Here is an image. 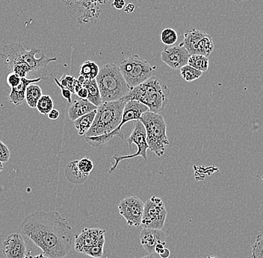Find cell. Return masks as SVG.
<instances>
[{"mask_svg": "<svg viewBox=\"0 0 263 258\" xmlns=\"http://www.w3.org/2000/svg\"><path fill=\"white\" fill-rule=\"evenodd\" d=\"M96 113L97 110H95V111L87 113L84 116H80V118L73 121L74 126L78 131L79 135L83 136L86 134L93 124Z\"/></svg>", "mask_w": 263, "mask_h": 258, "instance_id": "obj_19", "label": "cell"}, {"mask_svg": "<svg viewBox=\"0 0 263 258\" xmlns=\"http://www.w3.org/2000/svg\"><path fill=\"white\" fill-rule=\"evenodd\" d=\"M167 216V211L162 199L154 195L144 203L141 226L143 228L162 230Z\"/></svg>", "mask_w": 263, "mask_h": 258, "instance_id": "obj_9", "label": "cell"}, {"mask_svg": "<svg viewBox=\"0 0 263 258\" xmlns=\"http://www.w3.org/2000/svg\"><path fill=\"white\" fill-rule=\"evenodd\" d=\"M103 103L117 101L126 96L131 89L115 64H106L100 68L96 78Z\"/></svg>", "mask_w": 263, "mask_h": 258, "instance_id": "obj_4", "label": "cell"}, {"mask_svg": "<svg viewBox=\"0 0 263 258\" xmlns=\"http://www.w3.org/2000/svg\"><path fill=\"white\" fill-rule=\"evenodd\" d=\"M42 90L39 85L32 84L26 89L25 100L30 108H35L37 102L42 96Z\"/></svg>", "mask_w": 263, "mask_h": 258, "instance_id": "obj_21", "label": "cell"}, {"mask_svg": "<svg viewBox=\"0 0 263 258\" xmlns=\"http://www.w3.org/2000/svg\"><path fill=\"white\" fill-rule=\"evenodd\" d=\"M21 77L14 73L8 74L7 78H6V82H7L8 85H9L11 88H15V87L17 86L20 82H21Z\"/></svg>", "mask_w": 263, "mask_h": 258, "instance_id": "obj_32", "label": "cell"}, {"mask_svg": "<svg viewBox=\"0 0 263 258\" xmlns=\"http://www.w3.org/2000/svg\"><path fill=\"white\" fill-rule=\"evenodd\" d=\"M53 101L49 95H42L40 100L37 102L36 108L39 113L43 115H48V113L53 109Z\"/></svg>", "mask_w": 263, "mask_h": 258, "instance_id": "obj_25", "label": "cell"}, {"mask_svg": "<svg viewBox=\"0 0 263 258\" xmlns=\"http://www.w3.org/2000/svg\"><path fill=\"white\" fill-rule=\"evenodd\" d=\"M59 83L64 87V88L68 89L72 93L75 94V87L77 85L78 80L74 78L72 75H68L67 74H64L60 80H59Z\"/></svg>", "mask_w": 263, "mask_h": 258, "instance_id": "obj_29", "label": "cell"}, {"mask_svg": "<svg viewBox=\"0 0 263 258\" xmlns=\"http://www.w3.org/2000/svg\"><path fill=\"white\" fill-rule=\"evenodd\" d=\"M31 258H49L47 257V256H46L45 254H43V253H41V254H37V255L34 256V257H32Z\"/></svg>", "mask_w": 263, "mask_h": 258, "instance_id": "obj_39", "label": "cell"}, {"mask_svg": "<svg viewBox=\"0 0 263 258\" xmlns=\"http://www.w3.org/2000/svg\"><path fill=\"white\" fill-rule=\"evenodd\" d=\"M141 246L148 254L155 253V248L159 243L166 245V234L162 230L143 228L140 234Z\"/></svg>", "mask_w": 263, "mask_h": 258, "instance_id": "obj_14", "label": "cell"}, {"mask_svg": "<svg viewBox=\"0 0 263 258\" xmlns=\"http://www.w3.org/2000/svg\"><path fill=\"white\" fill-rule=\"evenodd\" d=\"M189 56L188 51L182 44L177 47H165L161 53L162 62L173 70H180L188 65Z\"/></svg>", "mask_w": 263, "mask_h": 258, "instance_id": "obj_12", "label": "cell"}, {"mask_svg": "<svg viewBox=\"0 0 263 258\" xmlns=\"http://www.w3.org/2000/svg\"><path fill=\"white\" fill-rule=\"evenodd\" d=\"M188 65L203 73L208 70L210 62L208 57L200 55H192L189 57Z\"/></svg>", "mask_w": 263, "mask_h": 258, "instance_id": "obj_23", "label": "cell"}, {"mask_svg": "<svg viewBox=\"0 0 263 258\" xmlns=\"http://www.w3.org/2000/svg\"><path fill=\"white\" fill-rule=\"evenodd\" d=\"M104 236V230L100 228H84L81 234L76 236L74 241L75 250L85 254V251Z\"/></svg>", "mask_w": 263, "mask_h": 258, "instance_id": "obj_13", "label": "cell"}, {"mask_svg": "<svg viewBox=\"0 0 263 258\" xmlns=\"http://www.w3.org/2000/svg\"><path fill=\"white\" fill-rule=\"evenodd\" d=\"M42 80L41 78H33V80H28L26 78H21V82L15 88H11V93L8 97V101L11 104L16 105H21L25 101V96H26V89L29 85L32 84L37 83Z\"/></svg>", "mask_w": 263, "mask_h": 258, "instance_id": "obj_15", "label": "cell"}, {"mask_svg": "<svg viewBox=\"0 0 263 258\" xmlns=\"http://www.w3.org/2000/svg\"><path fill=\"white\" fill-rule=\"evenodd\" d=\"M254 258H263V255L256 256V257Z\"/></svg>", "mask_w": 263, "mask_h": 258, "instance_id": "obj_43", "label": "cell"}, {"mask_svg": "<svg viewBox=\"0 0 263 258\" xmlns=\"http://www.w3.org/2000/svg\"><path fill=\"white\" fill-rule=\"evenodd\" d=\"M21 233L49 258H64L73 241V228L58 211H35L21 225Z\"/></svg>", "mask_w": 263, "mask_h": 258, "instance_id": "obj_1", "label": "cell"}, {"mask_svg": "<svg viewBox=\"0 0 263 258\" xmlns=\"http://www.w3.org/2000/svg\"><path fill=\"white\" fill-rule=\"evenodd\" d=\"M127 102L123 97L117 101L102 103L98 107L95 121L85 137L103 135L117 129L121 123L123 108Z\"/></svg>", "mask_w": 263, "mask_h": 258, "instance_id": "obj_5", "label": "cell"}, {"mask_svg": "<svg viewBox=\"0 0 263 258\" xmlns=\"http://www.w3.org/2000/svg\"><path fill=\"white\" fill-rule=\"evenodd\" d=\"M105 245V236L101 238L93 246L85 251V255L90 256L91 257L100 258L103 257V247Z\"/></svg>", "mask_w": 263, "mask_h": 258, "instance_id": "obj_27", "label": "cell"}, {"mask_svg": "<svg viewBox=\"0 0 263 258\" xmlns=\"http://www.w3.org/2000/svg\"><path fill=\"white\" fill-rule=\"evenodd\" d=\"M160 37L162 44L171 47L177 43L178 40V34L172 28H165L161 32Z\"/></svg>", "mask_w": 263, "mask_h": 258, "instance_id": "obj_26", "label": "cell"}, {"mask_svg": "<svg viewBox=\"0 0 263 258\" xmlns=\"http://www.w3.org/2000/svg\"><path fill=\"white\" fill-rule=\"evenodd\" d=\"M78 81L85 88L88 90V97L87 100L90 102L95 106L99 107L103 103L101 96H100V90H99L98 83L96 80H85L83 76L80 75Z\"/></svg>", "mask_w": 263, "mask_h": 258, "instance_id": "obj_18", "label": "cell"}, {"mask_svg": "<svg viewBox=\"0 0 263 258\" xmlns=\"http://www.w3.org/2000/svg\"><path fill=\"white\" fill-rule=\"evenodd\" d=\"M54 81H55V84L59 86V88H60L61 92H62V95L63 96L64 98H66L68 102L69 103H72V93L68 90V89L64 88L60 83H59V80H57V78L54 77Z\"/></svg>", "mask_w": 263, "mask_h": 258, "instance_id": "obj_33", "label": "cell"}, {"mask_svg": "<svg viewBox=\"0 0 263 258\" xmlns=\"http://www.w3.org/2000/svg\"><path fill=\"white\" fill-rule=\"evenodd\" d=\"M144 207V203L141 199L131 195L120 202L118 210L128 226L139 228L141 226Z\"/></svg>", "mask_w": 263, "mask_h": 258, "instance_id": "obj_10", "label": "cell"}, {"mask_svg": "<svg viewBox=\"0 0 263 258\" xmlns=\"http://www.w3.org/2000/svg\"><path fill=\"white\" fill-rule=\"evenodd\" d=\"M170 250H169L168 249H167V248H165L163 252H162V254H161L159 256H160V257L162 258H168L170 257Z\"/></svg>", "mask_w": 263, "mask_h": 258, "instance_id": "obj_38", "label": "cell"}, {"mask_svg": "<svg viewBox=\"0 0 263 258\" xmlns=\"http://www.w3.org/2000/svg\"><path fill=\"white\" fill-rule=\"evenodd\" d=\"M5 258H31V251L27 249L22 235L13 233L8 235L3 245Z\"/></svg>", "mask_w": 263, "mask_h": 258, "instance_id": "obj_11", "label": "cell"}, {"mask_svg": "<svg viewBox=\"0 0 263 258\" xmlns=\"http://www.w3.org/2000/svg\"><path fill=\"white\" fill-rule=\"evenodd\" d=\"M139 121L145 128L146 140L149 150L158 157H162L166 146L170 144L167 136V124L163 116L149 111L143 113Z\"/></svg>", "mask_w": 263, "mask_h": 258, "instance_id": "obj_6", "label": "cell"}, {"mask_svg": "<svg viewBox=\"0 0 263 258\" xmlns=\"http://www.w3.org/2000/svg\"><path fill=\"white\" fill-rule=\"evenodd\" d=\"M205 258H217V257H210V256H206V257H205Z\"/></svg>", "mask_w": 263, "mask_h": 258, "instance_id": "obj_44", "label": "cell"}, {"mask_svg": "<svg viewBox=\"0 0 263 258\" xmlns=\"http://www.w3.org/2000/svg\"><path fill=\"white\" fill-rule=\"evenodd\" d=\"M170 89L162 80L153 75L147 81L132 89L124 97L145 105L151 112H162L168 103Z\"/></svg>", "mask_w": 263, "mask_h": 258, "instance_id": "obj_3", "label": "cell"}, {"mask_svg": "<svg viewBox=\"0 0 263 258\" xmlns=\"http://www.w3.org/2000/svg\"><path fill=\"white\" fill-rule=\"evenodd\" d=\"M135 8H136V6L133 3H129V4L126 5L124 7V11L127 14H131L133 11H135Z\"/></svg>", "mask_w": 263, "mask_h": 258, "instance_id": "obj_37", "label": "cell"}, {"mask_svg": "<svg viewBox=\"0 0 263 258\" xmlns=\"http://www.w3.org/2000/svg\"><path fill=\"white\" fill-rule=\"evenodd\" d=\"M149 111V108L140 102L136 101V100H129L125 105L122 119L117 129L111 131V133L103 134V135L96 136V137H85V141L92 147H98V146L106 144L115 137L124 139V134L121 131V128L123 127V125L126 124L128 122L139 121L143 113Z\"/></svg>", "mask_w": 263, "mask_h": 258, "instance_id": "obj_8", "label": "cell"}, {"mask_svg": "<svg viewBox=\"0 0 263 258\" xmlns=\"http://www.w3.org/2000/svg\"><path fill=\"white\" fill-rule=\"evenodd\" d=\"M76 95H77V96L80 97V98H82V100H87L88 97V90H87L85 87L82 86Z\"/></svg>", "mask_w": 263, "mask_h": 258, "instance_id": "obj_35", "label": "cell"}, {"mask_svg": "<svg viewBox=\"0 0 263 258\" xmlns=\"http://www.w3.org/2000/svg\"><path fill=\"white\" fill-rule=\"evenodd\" d=\"M11 152L3 141H0V162L6 163L9 161Z\"/></svg>", "mask_w": 263, "mask_h": 258, "instance_id": "obj_31", "label": "cell"}, {"mask_svg": "<svg viewBox=\"0 0 263 258\" xmlns=\"http://www.w3.org/2000/svg\"><path fill=\"white\" fill-rule=\"evenodd\" d=\"M180 74L181 76L185 82H192L200 78L203 73L200 70L187 65L180 69Z\"/></svg>", "mask_w": 263, "mask_h": 258, "instance_id": "obj_24", "label": "cell"}, {"mask_svg": "<svg viewBox=\"0 0 263 258\" xmlns=\"http://www.w3.org/2000/svg\"><path fill=\"white\" fill-rule=\"evenodd\" d=\"M125 6H126V2H125V0H114L112 4H111V6L117 10L123 9V8L125 7Z\"/></svg>", "mask_w": 263, "mask_h": 258, "instance_id": "obj_34", "label": "cell"}, {"mask_svg": "<svg viewBox=\"0 0 263 258\" xmlns=\"http://www.w3.org/2000/svg\"><path fill=\"white\" fill-rule=\"evenodd\" d=\"M59 115H60L59 111H58L57 109H54L53 108V109L48 113V117L49 119L52 120V121H55V120H57L58 118L59 117Z\"/></svg>", "mask_w": 263, "mask_h": 258, "instance_id": "obj_36", "label": "cell"}, {"mask_svg": "<svg viewBox=\"0 0 263 258\" xmlns=\"http://www.w3.org/2000/svg\"><path fill=\"white\" fill-rule=\"evenodd\" d=\"M97 109H98V107L92 104L88 100H82V98H80L79 100L73 101V103L69 108V118H70V121H75L80 116H84V115Z\"/></svg>", "mask_w": 263, "mask_h": 258, "instance_id": "obj_17", "label": "cell"}, {"mask_svg": "<svg viewBox=\"0 0 263 258\" xmlns=\"http://www.w3.org/2000/svg\"><path fill=\"white\" fill-rule=\"evenodd\" d=\"M40 49L35 48L27 50L21 43H14L5 46L0 56L3 57L5 65L11 73L26 78V75H39L42 80H48L47 67L52 62H59L57 57H48L42 53V56L36 58Z\"/></svg>", "mask_w": 263, "mask_h": 258, "instance_id": "obj_2", "label": "cell"}, {"mask_svg": "<svg viewBox=\"0 0 263 258\" xmlns=\"http://www.w3.org/2000/svg\"><path fill=\"white\" fill-rule=\"evenodd\" d=\"M77 167L84 176L88 177L93 169V163L89 158H84L77 160Z\"/></svg>", "mask_w": 263, "mask_h": 258, "instance_id": "obj_28", "label": "cell"}, {"mask_svg": "<svg viewBox=\"0 0 263 258\" xmlns=\"http://www.w3.org/2000/svg\"><path fill=\"white\" fill-rule=\"evenodd\" d=\"M3 170V163L0 162V173H1L2 171Z\"/></svg>", "mask_w": 263, "mask_h": 258, "instance_id": "obj_42", "label": "cell"}, {"mask_svg": "<svg viewBox=\"0 0 263 258\" xmlns=\"http://www.w3.org/2000/svg\"><path fill=\"white\" fill-rule=\"evenodd\" d=\"M263 255V236L262 234L257 235L255 240L251 249V257L256 256Z\"/></svg>", "mask_w": 263, "mask_h": 258, "instance_id": "obj_30", "label": "cell"}, {"mask_svg": "<svg viewBox=\"0 0 263 258\" xmlns=\"http://www.w3.org/2000/svg\"><path fill=\"white\" fill-rule=\"evenodd\" d=\"M262 182H263V175H262Z\"/></svg>", "mask_w": 263, "mask_h": 258, "instance_id": "obj_45", "label": "cell"}, {"mask_svg": "<svg viewBox=\"0 0 263 258\" xmlns=\"http://www.w3.org/2000/svg\"><path fill=\"white\" fill-rule=\"evenodd\" d=\"M120 70L129 88L133 89L147 81L154 75L156 67L139 55H133L124 59L119 66Z\"/></svg>", "mask_w": 263, "mask_h": 258, "instance_id": "obj_7", "label": "cell"}, {"mask_svg": "<svg viewBox=\"0 0 263 258\" xmlns=\"http://www.w3.org/2000/svg\"><path fill=\"white\" fill-rule=\"evenodd\" d=\"M66 176L69 182L73 184H81L87 180L88 177L84 176L77 167V160L67 164L65 170Z\"/></svg>", "mask_w": 263, "mask_h": 258, "instance_id": "obj_20", "label": "cell"}, {"mask_svg": "<svg viewBox=\"0 0 263 258\" xmlns=\"http://www.w3.org/2000/svg\"><path fill=\"white\" fill-rule=\"evenodd\" d=\"M100 68L98 64L95 63V62L87 61L82 64L80 68V75L83 76L85 80H96L100 73Z\"/></svg>", "mask_w": 263, "mask_h": 258, "instance_id": "obj_22", "label": "cell"}, {"mask_svg": "<svg viewBox=\"0 0 263 258\" xmlns=\"http://www.w3.org/2000/svg\"><path fill=\"white\" fill-rule=\"evenodd\" d=\"M232 1L234 2L235 3H241V2H245V1H248V0H232Z\"/></svg>", "mask_w": 263, "mask_h": 258, "instance_id": "obj_41", "label": "cell"}, {"mask_svg": "<svg viewBox=\"0 0 263 258\" xmlns=\"http://www.w3.org/2000/svg\"><path fill=\"white\" fill-rule=\"evenodd\" d=\"M206 33L201 30L193 29H189L184 34L183 42L182 45L188 51L189 55H197L198 46L200 41Z\"/></svg>", "mask_w": 263, "mask_h": 258, "instance_id": "obj_16", "label": "cell"}, {"mask_svg": "<svg viewBox=\"0 0 263 258\" xmlns=\"http://www.w3.org/2000/svg\"><path fill=\"white\" fill-rule=\"evenodd\" d=\"M141 258H156L154 257V254H148L147 256H144V257Z\"/></svg>", "mask_w": 263, "mask_h": 258, "instance_id": "obj_40", "label": "cell"}]
</instances>
